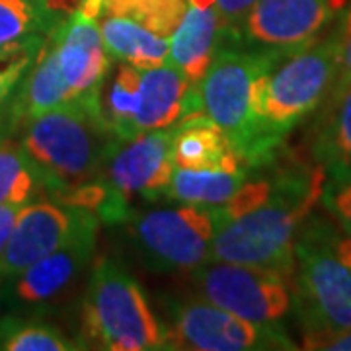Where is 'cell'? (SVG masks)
Here are the masks:
<instances>
[{
    "instance_id": "cell-7",
    "label": "cell",
    "mask_w": 351,
    "mask_h": 351,
    "mask_svg": "<svg viewBox=\"0 0 351 351\" xmlns=\"http://www.w3.org/2000/svg\"><path fill=\"white\" fill-rule=\"evenodd\" d=\"M348 0H258L237 25L221 27V43L277 59L306 49L338 20Z\"/></svg>"
},
{
    "instance_id": "cell-18",
    "label": "cell",
    "mask_w": 351,
    "mask_h": 351,
    "mask_svg": "<svg viewBox=\"0 0 351 351\" xmlns=\"http://www.w3.org/2000/svg\"><path fill=\"white\" fill-rule=\"evenodd\" d=\"M172 160L176 168L188 170H240L246 166L230 149L221 127L215 125L207 115H201V112L174 123Z\"/></svg>"
},
{
    "instance_id": "cell-24",
    "label": "cell",
    "mask_w": 351,
    "mask_h": 351,
    "mask_svg": "<svg viewBox=\"0 0 351 351\" xmlns=\"http://www.w3.org/2000/svg\"><path fill=\"white\" fill-rule=\"evenodd\" d=\"M2 351H76L84 350L78 338L66 336L55 324L38 318L8 316L0 320Z\"/></svg>"
},
{
    "instance_id": "cell-22",
    "label": "cell",
    "mask_w": 351,
    "mask_h": 351,
    "mask_svg": "<svg viewBox=\"0 0 351 351\" xmlns=\"http://www.w3.org/2000/svg\"><path fill=\"white\" fill-rule=\"evenodd\" d=\"M141 108V69L121 63L108 92H100V110L106 125L119 141L131 138V121Z\"/></svg>"
},
{
    "instance_id": "cell-2",
    "label": "cell",
    "mask_w": 351,
    "mask_h": 351,
    "mask_svg": "<svg viewBox=\"0 0 351 351\" xmlns=\"http://www.w3.org/2000/svg\"><path fill=\"white\" fill-rule=\"evenodd\" d=\"M336 25L306 49L271 61L252 86L254 143L248 166L260 170L283 147L289 133L318 112L338 73Z\"/></svg>"
},
{
    "instance_id": "cell-26",
    "label": "cell",
    "mask_w": 351,
    "mask_h": 351,
    "mask_svg": "<svg viewBox=\"0 0 351 351\" xmlns=\"http://www.w3.org/2000/svg\"><path fill=\"white\" fill-rule=\"evenodd\" d=\"M188 0H104L101 14L125 16L168 38L186 12Z\"/></svg>"
},
{
    "instance_id": "cell-11",
    "label": "cell",
    "mask_w": 351,
    "mask_h": 351,
    "mask_svg": "<svg viewBox=\"0 0 351 351\" xmlns=\"http://www.w3.org/2000/svg\"><path fill=\"white\" fill-rule=\"evenodd\" d=\"M189 281L205 301L252 322H279L291 308V281L274 269L205 262L191 269Z\"/></svg>"
},
{
    "instance_id": "cell-6",
    "label": "cell",
    "mask_w": 351,
    "mask_h": 351,
    "mask_svg": "<svg viewBox=\"0 0 351 351\" xmlns=\"http://www.w3.org/2000/svg\"><path fill=\"white\" fill-rule=\"evenodd\" d=\"M174 125L154 129L133 141H121L113 149L101 172V197L98 219L106 225H125L133 201H158L166 197L174 174L172 160Z\"/></svg>"
},
{
    "instance_id": "cell-12",
    "label": "cell",
    "mask_w": 351,
    "mask_h": 351,
    "mask_svg": "<svg viewBox=\"0 0 351 351\" xmlns=\"http://www.w3.org/2000/svg\"><path fill=\"white\" fill-rule=\"evenodd\" d=\"M94 215L84 207L66 205L57 199L36 197L25 203L0 254V279H12L32 263L61 248Z\"/></svg>"
},
{
    "instance_id": "cell-16",
    "label": "cell",
    "mask_w": 351,
    "mask_h": 351,
    "mask_svg": "<svg viewBox=\"0 0 351 351\" xmlns=\"http://www.w3.org/2000/svg\"><path fill=\"white\" fill-rule=\"evenodd\" d=\"M76 100L71 86L66 84L61 64H59V49L55 29L45 38L36 63L27 71L24 80L16 90L14 98L6 108L10 117L14 135L22 125L32 121L41 113L51 112L63 104Z\"/></svg>"
},
{
    "instance_id": "cell-32",
    "label": "cell",
    "mask_w": 351,
    "mask_h": 351,
    "mask_svg": "<svg viewBox=\"0 0 351 351\" xmlns=\"http://www.w3.org/2000/svg\"><path fill=\"white\" fill-rule=\"evenodd\" d=\"M24 205H14V203H6V205H0V254L4 250L6 242L12 234V228L16 225V219L18 213Z\"/></svg>"
},
{
    "instance_id": "cell-9",
    "label": "cell",
    "mask_w": 351,
    "mask_h": 351,
    "mask_svg": "<svg viewBox=\"0 0 351 351\" xmlns=\"http://www.w3.org/2000/svg\"><path fill=\"white\" fill-rule=\"evenodd\" d=\"M164 302L170 322V350H297L295 341L279 322H252L201 299L166 297Z\"/></svg>"
},
{
    "instance_id": "cell-28",
    "label": "cell",
    "mask_w": 351,
    "mask_h": 351,
    "mask_svg": "<svg viewBox=\"0 0 351 351\" xmlns=\"http://www.w3.org/2000/svg\"><path fill=\"white\" fill-rule=\"evenodd\" d=\"M320 203L339 228L351 237V172L326 176Z\"/></svg>"
},
{
    "instance_id": "cell-5",
    "label": "cell",
    "mask_w": 351,
    "mask_h": 351,
    "mask_svg": "<svg viewBox=\"0 0 351 351\" xmlns=\"http://www.w3.org/2000/svg\"><path fill=\"white\" fill-rule=\"evenodd\" d=\"M330 215L311 213L295 240L291 301L302 336L351 330V263L332 246Z\"/></svg>"
},
{
    "instance_id": "cell-13",
    "label": "cell",
    "mask_w": 351,
    "mask_h": 351,
    "mask_svg": "<svg viewBox=\"0 0 351 351\" xmlns=\"http://www.w3.org/2000/svg\"><path fill=\"white\" fill-rule=\"evenodd\" d=\"M100 219L94 215L61 248L53 250L12 279V301L22 306H41L61 299L86 271L94 256Z\"/></svg>"
},
{
    "instance_id": "cell-33",
    "label": "cell",
    "mask_w": 351,
    "mask_h": 351,
    "mask_svg": "<svg viewBox=\"0 0 351 351\" xmlns=\"http://www.w3.org/2000/svg\"><path fill=\"white\" fill-rule=\"evenodd\" d=\"M6 135H14L12 123H10V117L6 110L0 113V137H6Z\"/></svg>"
},
{
    "instance_id": "cell-25",
    "label": "cell",
    "mask_w": 351,
    "mask_h": 351,
    "mask_svg": "<svg viewBox=\"0 0 351 351\" xmlns=\"http://www.w3.org/2000/svg\"><path fill=\"white\" fill-rule=\"evenodd\" d=\"M43 184L14 135L0 137V205H25L39 197Z\"/></svg>"
},
{
    "instance_id": "cell-21",
    "label": "cell",
    "mask_w": 351,
    "mask_h": 351,
    "mask_svg": "<svg viewBox=\"0 0 351 351\" xmlns=\"http://www.w3.org/2000/svg\"><path fill=\"white\" fill-rule=\"evenodd\" d=\"M256 174L254 168H240V170H188V168H174L170 188L166 191V199L180 201L186 205H201V207H215L225 205L239 193L242 186Z\"/></svg>"
},
{
    "instance_id": "cell-27",
    "label": "cell",
    "mask_w": 351,
    "mask_h": 351,
    "mask_svg": "<svg viewBox=\"0 0 351 351\" xmlns=\"http://www.w3.org/2000/svg\"><path fill=\"white\" fill-rule=\"evenodd\" d=\"M47 36H32L0 47V113L8 108L20 82L36 63Z\"/></svg>"
},
{
    "instance_id": "cell-30",
    "label": "cell",
    "mask_w": 351,
    "mask_h": 351,
    "mask_svg": "<svg viewBox=\"0 0 351 351\" xmlns=\"http://www.w3.org/2000/svg\"><path fill=\"white\" fill-rule=\"evenodd\" d=\"M304 350H332L351 351V330L338 332V334H308L302 336Z\"/></svg>"
},
{
    "instance_id": "cell-23",
    "label": "cell",
    "mask_w": 351,
    "mask_h": 351,
    "mask_svg": "<svg viewBox=\"0 0 351 351\" xmlns=\"http://www.w3.org/2000/svg\"><path fill=\"white\" fill-rule=\"evenodd\" d=\"M66 18L47 0H0V47L32 36H49Z\"/></svg>"
},
{
    "instance_id": "cell-19",
    "label": "cell",
    "mask_w": 351,
    "mask_h": 351,
    "mask_svg": "<svg viewBox=\"0 0 351 351\" xmlns=\"http://www.w3.org/2000/svg\"><path fill=\"white\" fill-rule=\"evenodd\" d=\"M308 149L326 176L351 172V88L338 100L320 106Z\"/></svg>"
},
{
    "instance_id": "cell-1",
    "label": "cell",
    "mask_w": 351,
    "mask_h": 351,
    "mask_svg": "<svg viewBox=\"0 0 351 351\" xmlns=\"http://www.w3.org/2000/svg\"><path fill=\"white\" fill-rule=\"evenodd\" d=\"M271 191L254 209L239 215L215 232L207 262H228L279 271L291 281L295 240L313 213L326 180L322 166L281 147L263 166Z\"/></svg>"
},
{
    "instance_id": "cell-10",
    "label": "cell",
    "mask_w": 351,
    "mask_h": 351,
    "mask_svg": "<svg viewBox=\"0 0 351 351\" xmlns=\"http://www.w3.org/2000/svg\"><path fill=\"white\" fill-rule=\"evenodd\" d=\"M277 57L219 45L199 82L201 112L221 127L230 149L248 166L254 143L252 86L256 76Z\"/></svg>"
},
{
    "instance_id": "cell-14",
    "label": "cell",
    "mask_w": 351,
    "mask_h": 351,
    "mask_svg": "<svg viewBox=\"0 0 351 351\" xmlns=\"http://www.w3.org/2000/svg\"><path fill=\"white\" fill-rule=\"evenodd\" d=\"M55 36L61 73L75 98L100 100L113 59L106 51L98 20L75 10L55 29Z\"/></svg>"
},
{
    "instance_id": "cell-17",
    "label": "cell",
    "mask_w": 351,
    "mask_h": 351,
    "mask_svg": "<svg viewBox=\"0 0 351 351\" xmlns=\"http://www.w3.org/2000/svg\"><path fill=\"white\" fill-rule=\"evenodd\" d=\"M221 27L223 24L215 10V4H188L172 34L170 51L164 63L180 69L191 82H199L221 43Z\"/></svg>"
},
{
    "instance_id": "cell-20",
    "label": "cell",
    "mask_w": 351,
    "mask_h": 351,
    "mask_svg": "<svg viewBox=\"0 0 351 351\" xmlns=\"http://www.w3.org/2000/svg\"><path fill=\"white\" fill-rule=\"evenodd\" d=\"M101 16V39L112 59L133 64L141 71L158 66L166 61L170 39L154 34L152 29L125 16Z\"/></svg>"
},
{
    "instance_id": "cell-29",
    "label": "cell",
    "mask_w": 351,
    "mask_h": 351,
    "mask_svg": "<svg viewBox=\"0 0 351 351\" xmlns=\"http://www.w3.org/2000/svg\"><path fill=\"white\" fill-rule=\"evenodd\" d=\"M336 29H338L339 38V55H338V73L334 78V84L328 92V101L338 100L339 96H343L351 88V4L346 12H341L336 20Z\"/></svg>"
},
{
    "instance_id": "cell-31",
    "label": "cell",
    "mask_w": 351,
    "mask_h": 351,
    "mask_svg": "<svg viewBox=\"0 0 351 351\" xmlns=\"http://www.w3.org/2000/svg\"><path fill=\"white\" fill-rule=\"evenodd\" d=\"M258 0H215V10L223 27L237 25Z\"/></svg>"
},
{
    "instance_id": "cell-3",
    "label": "cell",
    "mask_w": 351,
    "mask_h": 351,
    "mask_svg": "<svg viewBox=\"0 0 351 351\" xmlns=\"http://www.w3.org/2000/svg\"><path fill=\"white\" fill-rule=\"evenodd\" d=\"M16 133L43 191L61 203L76 189L98 182L121 143L106 125L100 100L80 98L41 113Z\"/></svg>"
},
{
    "instance_id": "cell-4",
    "label": "cell",
    "mask_w": 351,
    "mask_h": 351,
    "mask_svg": "<svg viewBox=\"0 0 351 351\" xmlns=\"http://www.w3.org/2000/svg\"><path fill=\"white\" fill-rule=\"evenodd\" d=\"M84 350H170L168 324L152 313L143 285L119 260L98 258L80 302Z\"/></svg>"
},
{
    "instance_id": "cell-15",
    "label": "cell",
    "mask_w": 351,
    "mask_h": 351,
    "mask_svg": "<svg viewBox=\"0 0 351 351\" xmlns=\"http://www.w3.org/2000/svg\"><path fill=\"white\" fill-rule=\"evenodd\" d=\"M201 112L199 84L172 64L141 71V108L131 121V138L178 123Z\"/></svg>"
},
{
    "instance_id": "cell-8",
    "label": "cell",
    "mask_w": 351,
    "mask_h": 351,
    "mask_svg": "<svg viewBox=\"0 0 351 351\" xmlns=\"http://www.w3.org/2000/svg\"><path fill=\"white\" fill-rule=\"evenodd\" d=\"M125 226L138 260L156 274L191 271L207 262L217 232L211 207L186 203L135 209Z\"/></svg>"
}]
</instances>
